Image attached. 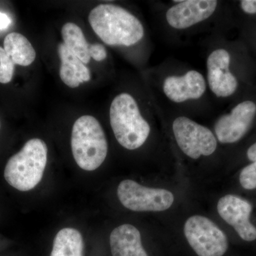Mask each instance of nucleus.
Instances as JSON below:
<instances>
[{"label": "nucleus", "instance_id": "obj_7", "mask_svg": "<svg viewBox=\"0 0 256 256\" xmlns=\"http://www.w3.org/2000/svg\"><path fill=\"white\" fill-rule=\"evenodd\" d=\"M118 196L126 208L133 212H162L170 208L174 200L168 190L146 188L130 180L120 183Z\"/></svg>", "mask_w": 256, "mask_h": 256}, {"label": "nucleus", "instance_id": "obj_6", "mask_svg": "<svg viewBox=\"0 0 256 256\" xmlns=\"http://www.w3.org/2000/svg\"><path fill=\"white\" fill-rule=\"evenodd\" d=\"M185 237L198 256H223L228 249V239L212 220L202 216H193L184 228Z\"/></svg>", "mask_w": 256, "mask_h": 256}, {"label": "nucleus", "instance_id": "obj_1", "mask_svg": "<svg viewBox=\"0 0 256 256\" xmlns=\"http://www.w3.org/2000/svg\"><path fill=\"white\" fill-rule=\"evenodd\" d=\"M88 22L96 35L108 46H132L144 36L140 20L118 5H98L90 11Z\"/></svg>", "mask_w": 256, "mask_h": 256}, {"label": "nucleus", "instance_id": "obj_19", "mask_svg": "<svg viewBox=\"0 0 256 256\" xmlns=\"http://www.w3.org/2000/svg\"><path fill=\"white\" fill-rule=\"evenodd\" d=\"M239 182L242 188L246 190L256 188V162L250 163L242 170Z\"/></svg>", "mask_w": 256, "mask_h": 256}, {"label": "nucleus", "instance_id": "obj_16", "mask_svg": "<svg viewBox=\"0 0 256 256\" xmlns=\"http://www.w3.org/2000/svg\"><path fill=\"white\" fill-rule=\"evenodd\" d=\"M84 239L80 232L65 228L56 236L50 256H84Z\"/></svg>", "mask_w": 256, "mask_h": 256}, {"label": "nucleus", "instance_id": "obj_10", "mask_svg": "<svg viewBox=\"0 0 256 256\" xmlns=\"http://www.w3.org/2000/svg\"><path fill=\"white\" fill-rule=\"evenodd\" d=\"M165 12V20L170 28L186 30L200 24L212 18L218 8L216 0H181Z\"/></svg>", "mask_w": 256, "mask_h": 256}, {"label": "nucleus", "instance_id": "obj_14", "mask_svg": "<svg viewBox=\"0 0 256 256\" xmlns=\"http://www.w3.org/2000/svg\"><path fill=\"white\" fill-rule=\"evenodd\" d=\"M58 53L60 60V78L66 85L75 88L90 80L89 68L64 43L58 44Z\"/></svg>", "mask_w": 256, "mask_h": 256}, {"label": "nucleus", "instance_id": "obj_11", "mask_svg": "<svg viewBox=\"0 0 256 256\" xmlns=\"http://www.w3.org/2000/svg\"><path fill=\"white\" fill-rule=\"evenodd\" d=\"M163 94L176 104L201 99L206 92V78L196 70H188L180 75H170L162 84Z\"/></svg>", "mask_w": 256, "mask_h": 256}, {"label": "nucleus", "instance_id": "obj_2", "mask_svg": "<svg viewBox=\"0 0 256 256\" xmlns=\"http://www.w3.org/2000/svg\"><path fill=\"white\" fill-rule=\"evenodd\" d=\"M110 122L118 142L129 150L142 146L151 131L137 100L128 92L116 96L111 102Z\"/></svg>", "mask_w": 256, "mask_h": 256}, {"label": "nucleus", "instance_id": "obj_3", "mask_svg": "<svg viewBox=\"0 0 256 256\" xmlns=\"http://www.w3.org/2000/svg\"><path fill=\"white\" fill-rule=\"evenodd\" d=\"M48 148L42 140H30L21 150L8 160L4 172L6 182L21 192L36 188L43 178Z\"/></svg>", "mask_w": 256, "mask_h": 256}, {"label": "nucleus", "instance_id": "obj_23", "mask_svg": "<svg viewBox=\"0 0 256 256\" xmlns=\"http://www.w3.org/2000/svg\"><path fill=\"white\" fill-rule=\"evenodd\" d=\"M247 158L252 162H256V142L248 149Z\"/></svg>", "mask_w": 256, "mask_h": 256}, {"label": "nucleus", "instance_id": "obj_22", "mask_svg": "<svg viewBox=\"0 0 256 256\" xmlns=\"http://www.w3.org/2000/svg\"><path fill=\"white\" fill-rule=\"evenodd\" d=\"M11 22V18L8 16V15L0 12V30L8 28Z\"/></svg>", "mask_w": 256, "mask_h": 256}, {"label": "nucleus", "instance_id": "obj_9", "mask_svg": "<svg viewBox=\"0 0 256 256\" xmlns=\"http://www.w3.org/2000/svg\"><path fill=\"white\" fill-rule=\"evenodd\" d=\"M230 60L228 50L222 47L212 50L207 56V87L218 98H227L238 89V80L230 69Z\"/></svg>", "mask_w": 256, "mask_h": 256}, {"label": "nucleus", "instance_id": "obj_8", "mask_svg": "<svg viewBox=\"0 0 256 256\" xmlns=\"http://www.w3.org/2000/svg\"><path fill=\"white\" fill-rule=\"evenodd\" d=\"M256 117V104L247 100L234 106L228 114H222L214 124V134L222 144L238 142L248 132Z\"/></svg>", "mask_w": 256, "mask_h": 256}, {"label": "nucleus", "instance_id": "obj_21", "mask_svg": "<svg viewBox=\"0 0 256 256\" xmlns=\"http://www.w3.org/2000/svg\"><path fill=\"white\" fill-rule=\"evenodd\" d=\"M240 6L246 14H256V0H242L240 2Z\"/></svg>", "mask_w": 256, "mask_h": 256}, {"label": "nucleus", "instance_id": "obj_20", "mask_svg": "<svg viewBox=\"0 0 256 256\" xmlns=\"http://www.w3.org/2000/svg\"><path fill=\"white\" fill-rule=\"evenodd\" d=\"M89 54L90 58H94L96 62H102L107 58V50L104 45L99 43L90 44L89 47Z\"/></svg>", "mask_w": 256, "mask_h": 256}, {"label": "nucleus", "instance_id": "obj_18", "mask_svg": "<svg viewBox=\"0 0 256 256\" xmlns=\"http://www.w3.org/2000/svg\"><path fill=\"white\" fill-rule=\"evenodd\" d=\"M15 64L4 48L0 46V82H11L14 75Z\"/></svg>", "mask_w": 256, "mask_h": 256}, {"label": "nucleus", "instance_id": "obj_4", "mask_svg": "<svg viewBox=\"0 0 256 256\" xmlns=\"http://www.w3.org/2000/svg\"><path fill=\"white\" fill-rule=\"evenodd\" d=\"M72 150L79 168L94 171L105 161L108 154L107 139L99 121L92 116H82L74 122Z\"/></svg>", "mask_w": 256, "mask_h": 256}, {"label": "nucleus", "instance_id": "obj_15", "mask_svg": "<svg viewBox=\"0 0 256 256\" xmlns=\"http://www.w3.org/2000/svg\"><path fill=\"white\" fill-rule=\"evenodd\" d=\"M4 50L14 64L28 66L36 58V50L28 38L18 32H12L4 40Z\"/></svg>", "mask_w": 256, "mask_h": 256}, {"label": "nucleus", "instance_id": "obj_13", "mask_svg": "<svg viewBox=\"0 0 256 256\" xmlns=\"http://www.w3.org/2000/svg\"><path fill=\"white\" fill-rule=\"evenodd\" d=\"M112 256H148L139 230L130 224L119 226L110 236Z\"/></svg>", "mask_w": 256, "mask_h": 256}, {"label": "nucleus", "instance_id": "obj_5", "mask_svg": "<svg viewBox=\"0 0 256 256\" xmlns=\"http://www.w3.org/2000/svg\"><path fill=\"white\" fill-rule=\"evenodd\" d=\"M175 140L184 154L193 160L212 156L218 140L214 133L186 116H178L172 122Z\"/></svg>", "mask_w": 256, "mask_h": 256}, {"label": "nucleus", "instance_id": "obj_17", "mask_svg": "<svg viewBox=\"0 0 256 256\" xmlns=\"http://www.w3.org/2000/svg\"><path fill=\"white\" fill-rule=\"evenodd\" d=\"M64 44L74 54L85 64L90 62L89 54L90 44L86 40L82 28L76 24L67 22L62 28Z\"/></svg>", "mask_w": 256, "mask_h": 256}, {"label": "nucleus", "instance_id": "obj_12", "mask_svg": "<svg viewBox=\"0 0 256 256\" xmlns=\"http://www.w3.org/2000/svg\"><path fill=\"white\" fill-rule=\"evenodd\" d=\"M217 210L220 216L235 229L242 240H256V228L250 222L252 210L250 202L236 195H226L218 201Z\"/></svg>", "mask_w": 256, "mask_h": 256}]
</instances>
